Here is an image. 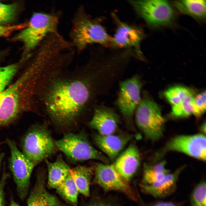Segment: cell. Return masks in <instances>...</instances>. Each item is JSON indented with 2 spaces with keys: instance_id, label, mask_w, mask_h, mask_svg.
<instances>
[{
  "instance_id": "2e32d148",
  "label": "cell",
  "mask_w": 206,
  "mask_h": 206,
  "mask_svg": "<svg viewBox=\"0 0 206 206\" xmlns=\"http://www.w3.org/2000/svg\"><path fill=\"white\" fill-rule=\"evenodd\" d=\"M134 137L133 135H102L98 133L94 135L93 139L99 149L107 155L108 158L113 161Z\"/></svg>"
},
{
  "instance_id": "9a60e30c",
  "label": "cell",
  "mask_w": 206,
  "mask_h": 206,
  "mask_svg": "<svg viewBox=\"0 0 206 206\" xmlns=\"http://www.w3.org/2000/svg\"><path fill=\"white\" fill-rule=\"evenodd\" d=\"M184 167L179 168L166 175L160 180L150 185L140 184L142 191L155 198L167 197L176 191L179 176Z\"/></svg>"
},
{
  "instance_id": "7c38bea8",
  "label": "cell",
  "mask_w": 206,
  "mask_h": 206,
  "mask_svg": "<svg viewBox=\"0 0 206 206\" xmlns=\"http://www.w3.org/2000/svg\"><path fill=\"white\" fill-rule=\"evenodd\" d=\"M166 149L169 150L182 152L205 161L206 137L202 134L177 136L167 143Z\"/></svg>"
},
{
  "instance_id": "cb8c5ba5",
  "label": "cell",
  "mask_w": 206,
  "mask_h": 206,
  "mask_svg": "<svg viewBox=\"0 0 206 206\" xmlns=\"http://www.w3.org/2000/svg\"><path fill=\"white\" fill-rule=\"evenodd\" d=\"M194 97L192 93L179 103L173 105L171 112L172 116L176 118H182L193 114Z\"/></svg>"
},
{
  "instance_id": "5bb4252c",
  "label": "cell",
  "mask_w": 206,
  "mask_h": 206,
  "mask_svg": "<svg viewBox=\"0 0 206 206\" xmlns=\"http://www.w3.org/2000/svg\"><path fill=\"white\" fill-rule=\"evenodd\" d=\"M18 82L0 92V126L12 121L18 114L20 100Z\"/></svg>"
},
{
  "instance_id": "6da1fadb",
  "label": "cell",
  "mask_w": 206,
  "mask_h": 206,
  "mask_svg": "<svg viewBox=\"0 0 206 206\" xmlns=\"http://www.w3.org/2000/svg\"><path fill=\"white\" fill-rule=\"evenodd\" d=\"M82 71L78 75L56 76L46 85L45 106L50 118L59 124L73 122L108 92L109 79L102 68L87 63Z\"/></svg>"
},
{
  "instance_id": "44dd1931",
  "label": "cell",
  "mask_w": 206,
  "mask_h": 206,
  "mask_svg": "<svg viewBox=\"0 0 206 206\" xmlns=\"http://www.w3.org/2000/svg\"><path fill=\"white\" fill-rule=\"evenodd\" d=\"M94 173L93 167L82 165L70 170V175L79 192L86 197L90 195V184Z\"/></svg>"
},
{
  "instance_id": "4dcf8cb0",
  "label": "cell",
  "mask_w": 206,
  "mask_h": 206,
  "mask_svg": "<svg viewBox=\"0 0 206 206\" xmlns=\"http://www.w3.org/2000/svg\"><path fill=\"white\" fill-rule=\"evenodd\" d=\"M184 201L159 200L146 204L144 206H184Z\"/></svg>"
},
{
  "instance_id": "4fadbf2b",
  "label": "cell",
  "mask_w": 206,
  "mask_h": 206,
  "mask_svg": "<svg viewBox=\"0 0 206 206\" xmlns=\"http://www.w3.org/2000/svg\"><path fill=\"white\" fill-rule=\"evenodd\" d=\"M90 126L102 135L114 134L120 121L118 115L112 108L103 105H95Z\"/></svg>"
},
{
  "instance_id": "d6986e66",
  "label": "cell",
  "mask_w": 206,
  "mask_h": 206,
  "mask_svg": "<svg viewBox=\"0 0 206 206\" xmlns=\"http://www.w3.org/2000/svg\"><path fill=\"white\" fill-rule=\"evenodd\" d=\"M48 172L47 185L56 189L65 179L71 169L61 156H58L53 162L45 160Z\"/></svg>"
},
{
  "instance_id": "30bf717a",
  "label": "cell",
  "mask_w": 206,
  "mask_h": 206,
  "mask_svg": "<svg viewBox=\"0 0 206 206\" xmlns=\"http://www.w3.org/2000/svg\"><path fill=\"white\" fill-rule=\"evenodd\" d=\"M7 142L11 151L9 168L18 195L23 200L28 194L31 175L35 165L20 151L14 142L7 139Z\"/></svg>"
},
{
  "instance_id": "8fae6325",
  "label": "cell",
  "mask_w": 206,
  "mask_h": 206,
  "mask_svg": "<svg viewBox=\"0 0 206 206\" xmlns=\"http://www.w3.org/2000/svg\"><path fill=\"white\" fill-rule=\"evenodd\" d=\"M94 182L105 191H116L122 192L135 199L132 190L116 169L114 164L96 163L94 165Z\"/></svg>"
},
{
  "instance_id": "d4e9b609",
  "label": "cell",
  "mask_w": 206,
  "mask_h": 206,
  "mask_svg": "<svg viewBox=\"0 0 206 206\" xmlns=\"http://www.w3.org/2000/svg\"><path fill=\"white\" fill-rule=\"evenodd\" d=\"M20 8L18 3L6 4L0 2V25H8L14 21Z\"/></svg>"
},
{
  "instance_id": "4316f807",
  "label": "cell",
  "mask_w": 206,
  "mask_h": 206,
  "mask_svg": "<svg viewBox=\"0 0 206 206\" xmlns=\"http://www.w3.org/2000/svg\"><path fill=\"white\" fill-rule=\"evenodd\" d=\"M191 94L189 89L181 86L170 88L164 92L166 98L173 105L179 103Z\"/></svg>"
},
{
  "instance_id": "277c9868",
  "label": "cell",
  "mask_w": 206,
  "mask_h": 206,
  "mask_svg": "<svg viewBox=\"0 0 206 206\" xmlns=\"http://www.w3.org/2000/svg\"><path fill=\"white\" fill-rule=\"evenodd\" d=\"M56 147L71 160L80 161L96 160L106 164L109 159L95 148L82 133H68L55 142Z\"/></svg>"
},
{
  "instance_id": "836d02e7",
  "label": "cell",
  "mask_w": 206,
  "mask_h": 206,
  "mask_svg": "<svg viewBox=\"0 0 206 206\" xmlns=\"http://www.w3.org/2000/svg\"><path fill=\"white\" fill-rule=\"evenodd\" d=\"M9 206H21L16 203L13 200L11 199Z\"/></svg>"
},
{
  "instance_id": "ffe728a7",
  "label": "cell",
  "mask_w": 206,
  "mask_h": 206,
  "mask_svg": "<svg viewBox=\"0 0 206 206\" xmlns=\"http://www.w3.org/2000/svg\"><path fill=\"white\" fill-rule=\"evenodd\" d=\"M206 0H182L174 1V6L181 13L199 21L206 18Z\"/></svg>"
},
{
  "instance_id": "52a82bcc",
  "label": "cell",
  "mask_w": 206,
  "mask_h": 206,
  "mask_svg": "<svg viewBox=\"0 0 206 206\" xmlns=\"http://www.w3.org/2000/svg\"><path fill=\"white\" fill-rule=\"evenodd\" d=\"M135 114L137 126L147 138L155 140L162 136L165 119L157 103L147 98L141 99Z\"/></svg>"
},
{
  "instance_id": "e575fe53",
  "label": "cell",
  "mask_w": 206,
  "mask_h": 206,
  "mask_svg": "<svg viewBox=\"0 0 206 206\" xmlns=\"http://www.w3.org/2000/svg\"><path fill=\"white\" fill-rule=\"evenodd\" d=\"M3 156H4V155H3V153L0 154V164L1 163V162L2 161V159L3 158Z\"/></svg>"
},
{
  "instance_id": "8992f818",
  "label": "cell",
  "mask_w": 206,
  "mask_h": 206,
  "mask_svg": "<svg viewBox=\"0 0 206 206\" xmlns=\"http://www.w3.org/2000/svg\"><path fill=\"white\" fill-rule=\"evenodd\" d=\"M56 147L48 130L39 126L32 128L25 135L23 142L22 153L36 165L54 154Z\"/></svg>"
},
{
  "instance_id": "484cf974",
  "label": "cell",
  "mask_w": 206,
  "mask_h": 206,
  "mask_svg": "<svg viewBox=\"0 0 206 206\" xmlns=\"http://www.w3.org/2000/svg\"><path fill=\"white\" fill-rule=\"evenodd\" d=\"M206 183L204 180L195 186L189 196V206H206Z\"/></svg>"
},
{
  "instance_id": "d6a6232c",
  "label": "cell",
  "mask_w": 206,
  "mask_h": 206,
  "mask_svg": "<svg viewBox=\"0 0 206 206\" xmlns=\"http://www.w3.org/2000/svg\"><path fill=\"white\" fill-rule=\"evenodd\" d=\"M87 206H111L110 205L102 203H96L91 204Z\"/></svg>"
},
{
  "instance_id": "7a4b0ae2",
  "label": "cell",
  "mask_w": 206,
  "mask_h": 206,
  "mask_svg": "<svg viewBox=\"0 0 206 206\" xmlns=\"http://www.w3.org/2000/svg\"><path fill=\"white\" fill-rule=\"evenodd\" d=\"M98 18H93L82 6L76 11L70 32V42L80 53L88 46L97 44L110 47L112 37L107 33Z\"/></svg>"
},
{
  "instance_id": "83f0119b",
  "label": "cell",
  "mask_w": 206,
  "mask_h": 206,
  "mask_svg": "<svg viewBox=\"0 0 206 206\" xmlns=\"http://www.w3.org/2000/svg\"><path fill=\"white\" fill-rule=\"evenodd\" d=\"M18 64H11L0 67V92L4 90L15 75Z\"/></svg>"
},
{
  "instance_id": "f1b7e54d",
  "label": "cell",
  "mask_w": 206,
  "mask_h": 206,
  "mask_svg": "<svg viewBox=\"0 0 206 206\" xmlns=\"http://www.w3.org/2000/svg\"><path fill=\"white\" fill-rule=\"evenodd\" d=\"M206 91H205L194 97L193 101V114L199 117L206 111Z\"/></svg>"
},
{
  "instance_id": "d590c367",
  "label": "cell",
  "mask_w": 206,
  "mask_h": 206,
  "mask_svg": "<svg viewBox=\"0 0 206 206\" xmlns=\"http://www.w3.org/2000/svg\"><path fill=\"white\" fill-rule=\"evenodd\" d=\"M1 53H0V58L1 57Z\"/></svg>"
},
{
  "instance_id": "ac0fdd59",
  "label": "cell",
  "mask_w": 206,
  "mask_h": 206,
  "mask_svg": "<svg viewBox=\"0 0 206 206\" xmlns=\"http://www.w3.org/2000/svg\"><path fill=\"white\" fill-rule=\"evenodd\" d=\"M45 181L43 172L39 173L36 176L35 183L28 197L27 206H67L47 191Z\"/></svg>"
},
{
  "instance_id": "5b68a950",
  "label": "cell",
  "mask_w": 206,
  "mask_h": 206,
  "mask_svg": "<svg viewBox=\"0 0 206 206\" xmlns=\"http://www.w3.org/2000/svg\"><path fill=\"white\" fill-rule=\"evenodd\" d=\"M128 1L138 15L152 27L167 26L174 22L175 12L167 1L139 0Z\"/></svg>"
},
{
  "instance_id": "1f68e13d",
  "label": "cell",
  "mask_w": 206,
  "mask_h": 206,
  "mask_svg": "<svg viewBox=\"0 0 206 206\" xmlns=\"http://www.w3.org/2000/svg\"><path fill=\"white\" fill-rule=\"evenodd\" d=\"M7 176V174H4L0 181V206H4V189Z\"/></svg>"
},
{
  "instance_id": "7402d4cb",
  "label": "cell",
  "mask_w": 206,
  "mask_h": 206,
  "mask_svg": "<svg viewBox=\"0 0 206 206\" xmlns=\"http://www.w3.org/2000/svg\"><path fill=\"white\" fill-rule=\"evenodd\" d=\"M170 172V171L166 168L165 162L154 165L144 164L140 184H151L160 180Z\"/></svg>"
},
{
  "instance_id": "3957f363",
  "label": "cell",
  "mask_w": 206,
  "mask_h": 206,
  "mask_svg": "<svg viewBox=\"0 0 206 206\" xmlns=\"http://www.w3.org/2000/svg\"><path fill=\"white\" fill-rule=\"evenodd\" d=\"M58 16L55 13L36 12L33 14L27 26L12 39L23 43L24 52L37 48L49 34L57 32Z\"/></svg>"
},
{
  "instance_id": "ba28073f",
  "label": "cell",
  "mask_w": 206,
  "mask_h": 206,
  "mask_svg": "<svg viewBox=\"0 0 206 206\" xmlns=\"http://www.w3.org/2000/svg\"><path fill=\"white\" fill-rule=\"evenodd\" d=\"M116 28L112 37L110 47L118 49L133 50L136 58L142 60L143 54L140 45L145 37L143 30L136 26L129 24L121 21L114 13L111 14Z\"/></svg>"
},
{
  "instance_id": "e0dca14e",
  "label": "cell",
  "mask_w": 206,
  "mask_h": 206,
  "mask_svg": "<svg viewBox=\"0 0 206 206\" xmlns=\"http://www.w3.org/2000/svg\"><path fill=\"white\" fill-rule=\"evenodd\" d=\"M140 161V155L135 145L130 144L116 159L114 164L121 177L126 181L129 180L136 171Z\"/></svg>"
},
{
  "instance_id": "f546056e",
  "label": "cell",
  "mask_w": 206,
  "mask_h": 206,
  "mask_svg": "<svg viewBox=\"0 0 206 206\" xmlns=\"http://www.w3.org/2000/svg\"><path fill=\"white\" fill-rule=\"evenodd\" d=\"M28 23H24L14 25H0V37L7 36L16 31L22 30L26 27Z\"/></svg>"
},
{
  "instance_id": "9c48e42d",
  "label": "cell",
  "mask_w": 206,
  "mask_h": 206,
  "mask_svg": "<svg viewBox=\"0 0 206 206\" xmlns=\"http://www.w3.org/2000/svg\"><path fill=\"white\" fill-rule=\"evenodd\" d=\"M142 84L139 76L135 75L119 83V91L115 104L125 120L131 123L141 100Z\"/></svg>"
},
{
  "instance_id": "603a6c76",
  "label": "cell",
  "mask_w": 206,
  "mask_h": 206,
  "mask_svg": "<svg viewBox=\"0 0 206 206\" xmlns=\"http://www.w3.org/2000/svg\"><path fill=\"white\" fill-rule=\"evenodd\" d=\"M57 193L73 206H77L79 192L70 173L64 180L56 189Z\"/></svg>"
}]
</instances>
